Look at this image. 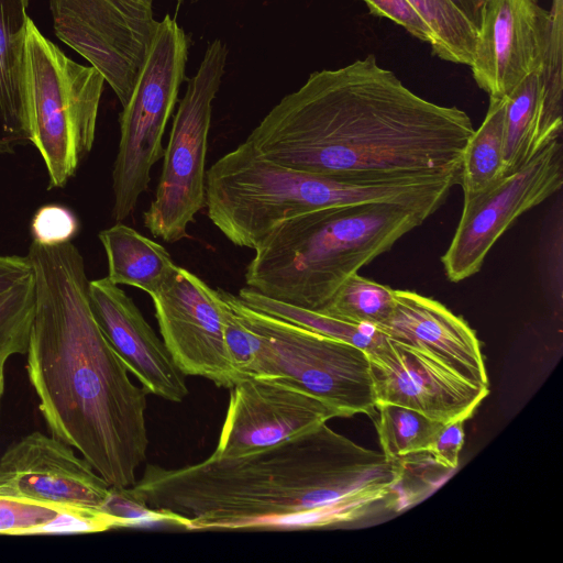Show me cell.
I'll return each mask as SVG.
<instances>
[{
	"instance_id": "obj_19",
	"label": "cell",
	"mask_w": 563,
	"mask_h": 563,
	"mask_svg": "<svg viewBox=\"0 0 563 563\" xmlns=\"http://www.w3.org/2000/svg\"><path fill=\"white\" fill-rule=\"evenodd\" d=\"M29 0H0V154L32 143L24 86V47Z\"/></svg>"
},
{
	"instance_id": "obj_38",
	"label": "cell",
	"mask_w": 563,
	"mask_h": 563,
	"mask_svg": "<svg viewBox=\"0 0 563 563\" xmlns=\"http://www.w3.org/2000/svg\"><path fill=\"white\" fill-rule=\"evenodd\" d=\"M175 1H177V2H183V1H185V0H175ZM192 1H195V0H192Z\"/></svg>"
},
{
	"instance_id": "obj_11",
	"label": "cell",
	"mask_w": 563,
	"mask_h": 563,
	"mask_svg": "<svg viewBox=\"0 0 563 563\" xmlns=\"http://www.w3.org/2000/svg\"><path fill=\"white\" fill-rule=\"evenodd\" d=\"M563 183V146L551 142L528 164L496 186L463 202L451 244L441 261L449 280L476 274L504 232L525 212L555 194Z\"/></svg>"
},
{
	"instance_id": "obj_36",
	"label": "cell",
	"mask_w": 563,
	"mask_h": 563,
	"mask_svg": "<svg viewBox=\"0 0 563 563\" xmlns=\"http://www.w3.org/2000/svg\"><path fill=\"white\" fill-rule=\"evenodd\" d=\"M4 365L5 362H0V404L4 391Z\"/></svg>"
},
{
	"instance_id": "obj_14",
	"label": "cell",
	"mask_w": 563,
	"mask_h": 563,
	"mask_svg": "<svg viewBox=\"0 0 563 563\" xmlns=\"http://www.w3.org/2000/svg\"><path fill=\"white\" fill-rule=\"evenodd\" d=\"M562 0L551 11L539 0H487L477 30L472 75L489 98H504L543 60Z\"/></svg>"
},
{
	"instance_id": "obj_9",
	"label": "cell",
	"mask_w": 563,
	"mask_h": 563,
	"mask_svg": "<svg viewBox=\"0 0 563 563\" xmlns=\"http://www.w3.org/2000/svg\"><path fill=\"white\" fill-rule=\"evenodd\" d=\"M228 56L225 44L212 41L188 81L174 117L155 198L143 214L155 238L175 243L188 238L187 228L206 205V157L212 101Z\"/></svg>"
},
{
	"instance_id": "obj_26",
	"label": "cell",
	"mask_w": 563,
	"mask_h": 563,
	"mask_svg": "<svg viewBox=\"0 0 563 563\" xmlns=\"http://www.w3.org/2000/svg\"><path fill=\"white\" fill-rule=\"evenodd\" d=\"M376 409L379 412L376 430L382 452L393 460L400 461L426 452L434 435L445 424L398 405L380 404Z\"/></svg>"
},
{
	"instance_id": "obj_15",
	"label": "cell",
	"mask_w": 563,
	"mask_h": 563,
	"mask_svg": "<svg viewBox=\"0 0 563 563\" xmlns=\"http://www.w3.org/2000/svg\"><path fill=\"white\" fill-rule=\"evenodd\" d=\"M376 406L393 404L435 421H466L486 398L488 386L474 385L429 355L386 336L368 353Z\"/></svg>"
},
{
	"instance_id": "obj_5",
	"label": "cell",
	"mask_w": 563,
	"mask_h": 563,
	"mask_svg": "<svg viewBox=\"0 0 563 563\" xmlns=\"http://www.w3.org/2000/svg\"><path fill=\"white\" fill-rule=\"evenodd\" d=\"M429 217L401 205L376 202L288 219L254 249L245 283L267 298L319 312L347 277Z\"/></svg>"
},
{
	"instance_id": "obj_10",
	"label": "cell",
	"mask_w": 563,
	"mask_h": 563,
	"mask_svg": "<svg viewBox=\"0 0 563 563\" xmlns=\"http://www.w3.org/2000/svg\"><path fill=\"white\" fill-rule=\"evenodd\" d=\"M56 36L95 67L122 107L133 91L158 21L132 0H51Z\"/></svg>"
},
{
	"instance_id": "obj_23",
	"label": "cell",
	"mask_w": 563,
	"mask_h": 563,
	"mask_svg": "<svg viewBox=\"0 0 563 563\" xmlns=\"http://www.w3.org/2000/svg\"><path fill=\"white\" fill-rule=\"evenodd\" d=\"M238 297L255 310L347 342L367 354L376 350L387 336L373 325L349 323L317 311L290 306L267 298L247 286L239 290Z\"/></svg>"
},
{
	"instance_id": "obj_1",
	"label": "cell",
	"mask_w": 563,
	"mask_h": 563,
	"mask_svg": "<svg viewBox=\"0 0 563 563\" xmlns=\"http://www.w3.org/2000/svg\"><path fill=\"white\" fill-rule=\"evenodd\" d=\"M405 479L399 460L323 423L245 455L178 468L147 464L130 494L175 514L188 531H300L341 527L386 507Z\"/></svg>"
},
{
	"instance_id": "obj_28",
	"label": "cell",
	"mask_w": 563,
	"mask_h": 563,
	"mask_svg": "<svg viewBox=\"0 0 563 563\" xmlns=\"http://www.w3.org/2000/svg\"><path fill=\"white\" fill-rule=\"evenodd\" d=\"M34 306L33 275L0 294V362L26 353Z\"/></svg>"
},
{
	"instance_id": "obj_31",
	"label": "cell",
	"mask_w": 563,
	"mask_h": 563,
	"mask_svg": "<svg viewBox=\"0 0 563 563\" xmlns=\"http://www.w3.org/2000/svg\"><path fill=\"white\" fill-rule=\"evenodd\" d=\"M79 230L76 214L60 205H45L38 208L31 222L32 241L43 245L70 242Z\"/></svg>"
},
{
	"instance_id": "obj_37",
	"label": "cell",
	"mask_w": 563,
	"mask_h": 563,
	"mask_svg": "<svg viewBox=\"0 0 563 563\" xmlns=\"http://www.w3.org/2000/svg\"><path fill=\"white\" fill-rule=\"evenodd\" d=\"M143 7L153 8V0H132Z\"/></svg>"
},
{
	"instance_id": "obj_27",
	"label": "cell",
	"mask_w": 563,
	"mask_h": 563,
	"mask_svg": "<svg viewBox=\"0 0 563 563\" xmlns=\"http://www.w3.org/2000/svg\"><path fill=\"white\" fill-rule=\"evenodd\" d=\"M63 515L102 520L113 528H125V523L98 509H77L48 504L35 499L0 495V533L34 534L55 522Z\"/></svg>"
},
{
	"instance_id": "obj_2",
	"label": "cell",
	"mask_w": 563,
	"mask_h": 563,
	"mask_svg": "<svg viewBox=\"0 0 563 563\" xmlns=\"http://www.w3.org/2000/svg\"><path fill=\"white\" fill-rule=\"evenodd\" d=\"M473 132L466 112L416 95L368 54L311 73L245 142L297 170L396 179L460 169Z\"/></svg>"
},
{
	"instance_id": "obj_17",
	"label": "cell",
	"mask_w": 563,
	"mask_h": 563,
	"mask_svg": "<svg viewBox=\"0 0 563 563\" xmlns=\"http://www.w3.org/2000/svg\"><path fill=\"white\" fill-rule=\"evenodd\" d=\"M88 296L99 328L142 387L148 394L181 402L189 393L186 375L134 301L108 277L90 280Z\"/></svg>"
},
{
	"instance_id": "obj_16",
	"label": "cell",
	"mask_w": 563,
	"mask_h": 563,
	"mask_svg": "<svg viewBox=\"0 0 563 563\" xmlns=\"http://www.w3.org/2000/svg\"><path fill=\"white\" fill-rule=\"evenodd\" d=\"M110 485L71 446L34 431L0 457V495L101 510Z\"/></svg>"
},
{
	"instance_id": "obj_29",
	"label": "cell",
	"mask_w": 563,
	"mask_h": 563,
	"mask_svg": "<svg viewBox=\"0 0 563 563\" xmlns=\"http://www.w3.org/2000/svg\"><path fill=\"white\" fill-rule=\"evenodd\" d=\"M216 294L222 313L224 341L230 362L241 380L253 377L256 374L262 340L241 321L224 298L222 289L217 288Z\"/></svg>"
},
{
	"instance_id": "obj_34",
	"label": "cell",
	"mask_w": 563,
	"mask_h": 563,
	"mask_svg": "<svg viewBox=\"0 0 563 563\" xmlns=\"http://www.w3.org/2000/svg\"><path fill=\"white\" fill-rule=\"evenodd\" d=\"M32 276L27 256L0 254V294Z\"/></svg>"
},
{
	"instance_id": "obj_35",
	"label": "cell",
	"mask_w": 563,
	"mask_h": 563,
	"mask_svg": "<svg viewBox=\"0 0 563 563\" xmlns=\"http://www.w3.org/2000/svg\"><path fill=\"white\" fill-rule=\"evenodd\" d=\"M475 29L478 30L487 0H448Z\"/></svg>"
},
{
	"instance_id": "obj_33",
	"label": "cell",
	"mask_w": 563,
	"mask_h": 563,
	"mask_svg": "<svg viewBox=\"0 0 563 563\" xmlns=\"http://www.w3.org/2000/svg\"><path fill=\"white\" fill-rule=\"evenodd\" d=\"M463 420L445 423L434 435L427 449L433 462L444 468L454 470L460 463V453L464 443Z\"/></svg>"
},
{
	"instance_id": "obj_4",
	"label": "cell",
	"mask_w": 563,
	"mask_h": 563,
	"mask_svg": "<svg viewBox=\"0 0 563 563\" xmlns=\"http://www.w3.org/2000/svg\"><path fill=\"white\" fill-rule=\"evenodd\" d=\"M457 184V170L396 179L297 170L261 156L244 141L207 170L205 207L231 243L254 250L283 221L330 207L387 202L432 216Z\"/></svg>"
},
{
	"instance_id": "obj_6",
	"label": "cell",
	"mask_w": 563,
	"mask_h": 563,
	"mask_svg": "<svg viewBox=\"0 0 563 563\" xmlns=\"http://www.w3.org/2000/svg\"><path fill=\"white\" fill-rule=\"evenodd\" d=\"M104 78L92 66L67 57L30 18L24 47V86L32 144L48 175L63 188L90 153Z\"/></svg>"
},
{
	"instance_id": "obj_32",
	"label": "cell",
	"mask_w": 563,
	"mask_h": 563,
	"mask_svg": "<svg viewBox=\"0 0 563 563\" xmlns=\"http://www.w3.org/2000/svg\"><path fill=\"white\" fill-rule=\"evenodd\" d=\"M373 15L386 18L404 27L413 37L431 43L427 23L408 0H362Z\"/></svg>"
},
{
	"instance_id": "obj_24",
	"label": "cell",
	"mask_w": 563,
	"mask_h": 563,
	"mask_svg": "<svg viewBox=\"0 0 563 563\" xmlns=\"http://www.w3.org/2000/svg\"><path fill=\"white\" fill-rule=\"evenodd\" d=\"M395 289L357 273L347 277L320 313L354 324L377 328L390 314Z\"/></svg>"
},
{
	"instance_id": "obj_8",
	"label": "cell",
	"mask_w": 563,
	"mask_h": 563,
	"mask_svg": "<svg viewBox=\"0 0 563 563\" xmlns=\"http://www.w3.org/2000/svg\"><path fill=\"white\" fill-rule=\"evenodd\" d=\"M189 37L166 14L120 114V141L112 172V217L123 221L147 189L151 169L164 155L162 139L185 79Z\"/></svg>"
},
{
	"instance_id": "obj_21",
	"label": "cell",
	"mask_w": 563,
	"mask_h": 563,
	"mask_svg": "<svg viewBox=\"0 0 563 563\" xmlns=\"http://www.w3.org/2000/svg\"><path fill=\"white\" fill-rule=\"evenodd\" d=\"M541 64L506 96L504 128L506 176L528 164L561 135L548 122Z\"/></svg>"
},
{
	"instance_id": "obj_25",
	"label": "cell",
	"mask_w": 563,
	"mask_h": 563,
	"mask_svg": "<svg viewBox=\"0 0 563 563\" xmlns=\"http://www.w3.org/2000/svg\"><path fill=\"white\" fill-rule=\"evenodd\" d=\"M432 34V53L454 64L471 65L476 29L448 0H408Z\"/></svg>"
},
{
	"instance_id": "obj_18",
	"label": "cell",
	"mask_w": 563,
	"mask_h": 563,
	"mask_svg": "<svg viewBox=\"0 0 563 563\" xmlns=\"http://www.w3.org/2000/svg\"><path fill=\"white\" fill-rule=\"evenodd\" d=\"M377 329L429 355L465 380L488 386L476 333L441 302L416 291L395 290L393 310Z\"/></svg>"
},
{
	"instance_id": "obj_7",
	"label": "cell",
	"mask_w": 563,
	"mask_h": 563,
	"mask_svg": "<svg viewBox=\"0 0 563 563\" xmlns=\"http://www.w3.org/2000/svg\"><path fill=\"white\" fill-rule=\"evenodd\" d=\"M241 321L262 346L255 376L285 382L336 409L342 417L372 413L376 397L368 354L287 320L255 310L222 289Z\"/></svg>"
},
{
	"instance_id": "obj_22",
	"label": "cell",
	"mask_w": 563,
	"mask_h": 563,
	"mask_svg": "<svg viewBox=\"0 0 563 563\" xmlns=\"http://www.w3.org/2000/svg\"><path fill=\"white\" fill-rule=\"evenodd\" d=\"M506 97L489 98L486 117L474 130L460 164L464 201L496 186L506 177L504 165V128Z\"/></svg>"
},
{
	"instance_id": "obj_13",
	"label": "cell",
	"mask_w": 563,
	"mask_h": 563,
	"mask_svg": "<svg viewBox=\"0 0 563 563\" xmlns=\"http://www.w3.org/2000/svg\"><path fill=\"white\" fill-rule=\"evenodd\" d=\"M216 457L245 455L342 417L320 399L274 377L253 376L230 388Z\"/></svg>"
},
{
	"instance_id": "obj_30",
	"label": "cell",
	"mask_w": 563,
	"mask_h": 563,
	"mask_svg": "<svg viewBox=\"0 0 563 563\" xmlns=\"http://www.w3.org/2000/svg\"><path fill=\"white\" fill-rule=\"evenodd\" d=\"M102 511L125 522L128 528L151 523H165L180 527V519L175 514L159 511L147 507L135 499L128 487L110 486L109 496L101 508Z\"/></svg>"
},
{
	"instance_id": "obj_20",
	"label": "cell",
	"mask_w": 563,
	"mask_h": 563,
	"mask_svg": "<svg viewBox=\"0 0 563 563\" xmlns=\"http://www.w3.org/2000/svg\"><path fill=\"white\" fill-rule=\"evenodd\" d=\"M108 261V278L115 285L140 288L151 297L173 278L179 266L167 250L118 222L99 232Z\"/></svg>"
},
{
	"instance_id": "obj_3",
	"label": "cell",
	"mask_w": 563,
	"mask_h": 563,
	"mask_svg": "<svg viewBox=\"0 0 563 563\" xmlns=\"http://www.w3.org/2000/svg\"><path fill=\"white\" fill-rule=\"evenodd\" d=\"M35 306L26 372L53 437L78 450L112 487H131L148 446L147 391L137 387L99 328L89 279L70 242L27 254Z\"/></svg>"
},
{
	"instance_id": "obj_12",
	"label": "cell",
	"mask_w": 563,
	"mask_h": 563,
	"mask_svg": "<svg viewBox=\"0 0 563 563\" xmlns=\"http://www.w3.org/2000/svg\"><path fill=\"white\" fill-rule=\"evenodd\" d=\"M151 298L163 341L186 376H200L229 389L241 380L227 352L216 289L178 267Z\"/></svg>"
}]
</instances>
